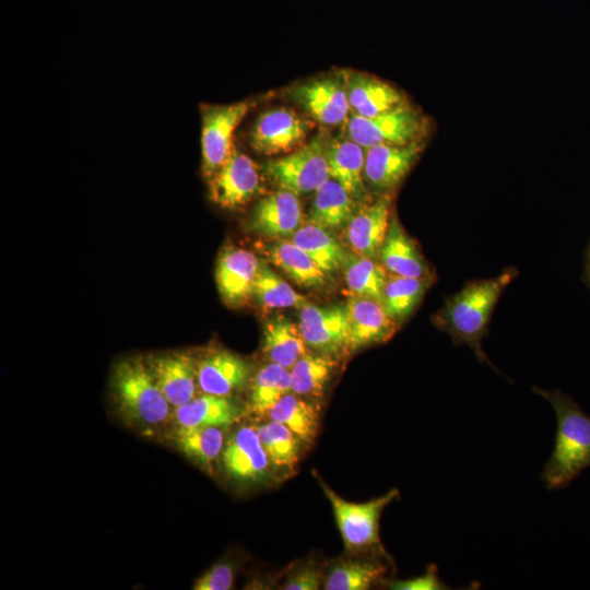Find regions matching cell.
<instances>
[{
  "label": "cell",
  "mask_w": 590,
  "mask_h": 590,
  "mask_svg": "<svg viewBox=\"0 0 590 590\" xmlns=\"http://www.w3.org/2000/svg\"><path fill=\"white\" fill-rule=\"evenodd\" d=\"M329 140L328 133L318 132L309 142L284 157L266 162L263 174L279 189L297 196L315 192L330 178L327 156Z\"/></svg>",
  "instance_id": "4"
},
{
  "label": "cell",
  "mask_w": 590,
  "mask_h": 590,
  "mask_svg": "<svg viewBox=\"0 0 590 590\" xmlns=\"http://www.w3.org/2000/svg\"><path fill=\"white\" fill-rule=\"evenodd\" d=\"M358 202L337 180L327 179L316 191L309 210V222L327 229L345 227Z\"/></svg>",
  "instance_id": "24"
},
{
  "label": "cell",
  "mask_w": 590,
  "mask_h": 590,
  "mask_svg": "<svg viewBox=\"0 0 590 590\" xmlns=\"http://www.w3.org/2000/svg\"><path fill=\"white\" fill-rule=\"evenodd\" d=\"M197 378L203 393L231 396L246 387L250 366L231 352L215 351L197 364Z\"/></svg>",
  "instance_id": "19"
},
{
  "label": "cell",
  "mask_w": 590,
  "mask_h": 590,
  "mask_svg": "<svg viewBox=\"0 0 590 590\" xmlns=\"http://www.w3.org/2000/svg\"><path fill=\"white\" fill-rule=\"evenodd\" d=\"M349 322L347 351L388 341L399 328L376 299L353 296L345 304Z\"/></svg>",
  "instance_id": "16"
},
{
  "label": "cell",
  "mask_w": 590,
  "mask_h": 590,
  "mask_svg": "<svg viewBox=\"0 0 590 590\" xmlns=\"http://www.w3.org/2000/svg\"><path fill=\"white\" fill-rule=\"evenodd\" d=\"M346 92L351 114L367 118L408 102L403 94L389 83L359 72L346 73Z\"/></svg>",
  "instance_id": "20"
},
{
  "label": "cell",
  "mask_w": 590,
  "mask_h": 590,
  "mask_svg": "<svg viewBox=\"0 0 590 590\" xmlns=\"http://www.w3.org/2000/svg\"><path fill=\"white\" fill-rule=\"evenodd\" d=\"M146 363L167 401L178 408L197 393V364L187 353H168L146 358Z\"/></svg>",
  "instance_id": "18"
},
{
  "label": "cell",
  "mask_w": 590,
  "mask_h": 590,
  "mask_svg": "<svg viewBox=\"0 0 590 590\" xmlns=\"http://www.w3.org/2000/svg\"><path fill=\"white\" fill-rule=\"evenodd\" d=\"M260 263L255 253L247 249L228 246L222 250L216 263L215 278L225 304L237 307L252 297Z\"/></svg>",
  "instance_id": "15"
},
{
  "label": "cell",
  "mask_w": 590,
  "mask_h": 590,
  "mask_svg": "<svg viewBox=\"0 0 590 590\" xmlns=\"http://www.w3.org/2000/svg\"><path fill=\"white\" fill-rule=\"evenodd\" d=\"M244 414V408L231 396L203 393L176 408L175 420L179 427H227Z\"/></svg>",
  "instance_id": "23"
},
{
  "label": "cell",
  "mask_w": 590,
  "mask_h": 590,
  "mask_svg": "<svg viewBox=\"0 0 590 590\" xmlns=\"http://www.w3.org/2000/svg\"><path fill=\"white\" fill-rule=\"evenodd\" d=\"M251 106L252 103L246 101L202 109V172L206 178H211L232 153L233 133Z\"/></svg>",
  "instance_id": "9"
},
{
  "label": "cell",
  "mask_w": 590,
  "mask_h": 590,
  "mask_svg": "<svg viewBox=\"0 0 590 590\" xmlns=\"http://www.w3.org/2000/svg\"><path fill=\"white\" fill-rule=\"evenodd\" d=\"M299 310L298 326L307 346L330 356L347 351L345 305L318 307L308 303Z\"/></svg>",
  "instance_id": "13"
},
{
  "label": "cell",
  "mask_w": 590,
  "mask_h": 590,
  "mask_svg": "<svg viewBox=\"0 0 590 590\" xmlns=\"http://www.w3.org/2000/svg\"><path fill=\"white\" fill-rule=\"evenodd\" d=\"M296 434L303 442L310 444L319 429V410L296 393L282 397L267 413Z\"/></svg>",
  "instance_id": "30"
},
{
  "label": "cell",
  "mask_w": 590,
  "mask_h": 590,
  "mask_svg": "<svg viewBox=\"0 0 590 590\" xmlns=\"http://www.w3.org/2000/svg\"><path fill=\"white\" fill-rule=\"evenodd\" d=\"M424 148L423 140L408 144H380L365 149V181L381 194L400 185Z\"/></svg>",
  "instance_id": "12"
},
{
  "label": "cell",
  "mask_w": 590,
  "mask_h": 590,
  "mask_svg": "<svg viewBox=\"0 0 590 590\" xmlns=\"http://www.w3.org/2000/svg\"><path fill=\"white\" fill-rule=\"evenodd\" d=\"M387 571L377 562L349 560L335 565L323 580L326 590H366Z\"/></svg>",
  "instance_id": "36"
},
{
  "label": "cell",
  "mask_w": 590,
  "mask_h": 590,
  "mask_svg": "<svg viewBox=\"0 0 590 590\" xmlns=\"http://www.w3.org/2000/svg\"><path fill=\"white\" fill-rule=\"evenodd\" d=\"M394 590H440L448 589L437 575V567L430 565L422 576L406 580H390L386 583Z\"/></svg>",
  "instance_id": "38"
},
{
  "label": "cell",
  "mask_w": 590,
  "mask_h": 590,
  "mask_svg": "<svg viewBox=\"0 0 590 590\" xmlns=\"http://www.w3.org/2000/svg\"><path fill=\"white\" fill-rule=\"evenodd\" d=\"M315 122L285 107L263 111L250 131V144L264 155L290 153L303 145Z\"/></svg>",
  "instance_id": "8"
},
{
  "label": "cell",
  "mask_w": 590,
  "mask_h": 590,
  "mask_svg": "<svg viewBox=\"0 0 590 590\" xmlns=\"http://www.w3.org/2000/svg\"><path fill=\"white\" fill-rule=\"evenodd\" d=\"M235 579L234 568L228 563H217L202 574L194 582V590H228Z\"/></svg>",
  "instance_id": "37"
},
{
  "label": "cell",
  "mask_w": 590,
  "mask_h": 590,
  "mask_svg": "<svg viewBox=\"0 0 590 590\" xmlns=\"http://www.w3.org/2000/svg\"><path fill=\"white\" fill-rule=\"evenodd\" d=\"M345 284L353 296L381 303L389 273L375 258L347 253L342 267Z\"/></svg>",
  "instance_id": "28"
},
{
  "label": "cell",
  "mask_w": 590,
  "mask_h": 590,
  "mask_svg": "<svg viewBox=\"0 0 590 590\" xmlns=\"http://www.w3.org/2000/svg\"><path fill=\"white\" fill-rule=\"evenodd\" d=\"M587 280L590 285V245L587 252V264H586Z\"/></svg>",
  "instance_id": "40"
},
{
  "label": "cell",
  "mask_w": 590,
  "mask_h": 590,
  "mask_svg": "<svg viewBox=\"0 0 590 590\" xmlns=\"http://www.w3.org/2000/svg\"><path fill=\"white\" fill-rule=\"evenodd\" d=\"M379 261L389 274L406 278L430 276L428 266L416 244L405 233L397 217H391Z\"/></svg>",
  "instance_id": "22"
},
{
  "label": "cell",
  "mask_w": 590,
  "mask_h": 590,
  "mask_svg": "<svg viewBox=\"0 0 590 590\" xmlns=\"http://www.w3.org/2000/svg\"><path fill=\"white\" fill-rule=\"evenodd\" d=\"M533 390L551 403L557 420L554 449L541 479L547 488H560L590 467V415L559 390Z\"/></svg>",
  "instance_id": "2"
},
{
  "label": "cell",
  "mask_w": 590,
  "mask_h": 590,
  "mask_svg": "<svg viewBox=\"0 0 590 590\" xmlns=\"http://www.w3.org/2000/svg\"><path fill=\"white\" fill-rule=\"evenodd\" d=\"M111 385L118 408L128 420L142 425H158L168 417L170 404L146 359L130 357L119 362Z\"/></svg>",
  "instance_id": "3"
},
{
  "label": "cell",
  "mask_w": 590,
  "mask_h": 590,
  "mask_svg": "<svg viewBox=\"0 0 590 590\" xmlns=\"http://www.w3.org/2000/svg\"><path fill=\"white\" fill-rule=\"evenodd\" d=\"M430 281L432 276L406 278L389 274L381 299L387 314L399 324L408 319L421 303Z\"/></svg>",
  "instance_id": "31"
},
{
  "label": "cell",
  "mask_w": 590,
  "mask_h": 590,
  "mask_svg": "<svg viewBox=\"0 0 590 590\" xmlns=\"http://www.w3.org/2000/svg\"><path fill=\"white\" fill-rule=\"evenodd\" d=\"M515 276V270H505L498 276L476 280L446 299L436 314L435 322L456 344H467L479 361L491 364L482 350L493 310L504 290Z\"/></svg>",
  "instance_id": "1"
},
{
  "label": "cell",
  "mask_w": 590,
  "mask_h": 590,
  "mask_svg": "<svg viewBox=\"0 0 590 590\" xmlns=\"http://www.w3.org/2000/svg\"><path fill=\"white\" fill-rule=\"evenodd\" d=\"M427 119L409 102L375 117L350 114L345 137L364 149L380 144H408L426 135Z\"/></svg>",
  "instance_id": "5"
},
{
  "label": "cell",
  "mask_w": 590,
  "mask_h": 590,
  "mask_svg": "<svg viewBox=\"0 0 590 590\" xmlns=\"http://www.w3.org/2000/svg\"><path fill=\"white\" fill-rule=\"evenodd\" d=\"M322 574L315 568H305L292 575L284 583L286 590H316L320 588Z\"/></svg>",
  "instance_id": "39"
},
{
  "label": "cell",
  "mask_w": 590,
  "mask_h": 590,
  "mask_svg": "<svg viewBox=\"0 0 590 590\" xmlns=\"http://www.w3.org/2000/svg\"><path fill=\"white\" fill-rule=\"evenodd\" d=\"M291 240L305 250L328 274L341 270L349 253L330 229L310 222L303 224L291 236Z\"/></svg>",
  "instance_id": "27"
},
{
  "label": "cell",
  "mask_w": 590,
  "mask_h": 590,
  "mask_svg": "<svg viewBox=\"0 0 590 590\" xmlns=\"http://www.w3.org/2000/svg\"><path fill=\"white\" fill-rule=\"evenodd\" d=\"M327 156L330 178L342 185L358 203H363L367 194L364 178L365 149L345 135L330 137Z\"/></svg>",
  "instance_id": "21"
},
{
  "label": "cell",
  "mask_w": 590,
  "mask_h": 590,
  "mask_svg": "<svg viewBox=\"0 0 590 590\" xmlns=\"http://www.w3.org/2000/svg\"><path fill=\"white\" fill-rule=\"evenodd\" d=\"M264 252L269 261L300 286L319 288L327 283L328 273L292 240L276 239L267 246Z\"/></svg>",
  "instance_id": "25"
},
{
  "label": "cell",
  "mask_w": 590,
  "mask_h": 590,
  "mask_svg": "<svg viewBox=\"0 0 590 590\" xmlns=\"http://www.w3.org/2000/svg\"><path fill=\"white\" fill-rule=\"evenodd\" d=\"M288 98L309 117L324 126L345 123L351 109L346 92V72L311 78L291 86Z\"/></svg>",
  "instance_id": "7"
},
{
  "label": "cell",
  "mask_w": 590,
  "mask_h": 590,
  "mask_svg": "<svg viewBox=\"0 0 590 590\" xmlns=\"http://www.w3.org/2000/svg\"><path fill=\"white\" fill-rule=\"evenodd\" d=\"M209 180L211 199L225 209L246 204L261 190L256 163L236 149Z\"/></svg>",
  "instance_id": "11"
},
{
  "label": "cell",
  "mask_w": 590,
  "mask_h": 590,
  "mask_svg": "<svg viewBox=\"0 0 590 590\" xmlns=\"http://www.w3.org/2000/svg\"><path fill=\"white\" fill-rule=\"evenodd\" d=\"M292 391L291 370L269 363L260 368L251 381L250 406L256 413L268 411Z\"/></svg>",
  "instance_id": "34"
},
{
  "label": "cell",
  "mask_w": 590,
  "mask_h": 590,
  "mask_svg": "<svg viewBox=\"0 0 590 590\" xmlns=\"http://www.w3.org/2000/svg\"><path fill=\"white\" fill-rule=\"evenodd\" d=\"M388 194L359 208L345 226L347 246L357 255L378 259L390 224Z\"/></svg>",
  "instance_id": "17"
},
{
  "label": "cell",
  "mask_w": 590,
  "mask_h": 590,
  "mask_svg": "<svg viewBox=\"0 0 590 590\" xmlns=\"http://www.w3.org/2000/svg\"><path fill=\"white\" fill-rule=\"evenodd\" d=\"M262 341L263 353L269 362L288 369L306 353L307 344L299 326L283 316L266 321Z\"/></svg>",
  "instance_id": "26"
},
{
  "label": "cell",
  "mask_w": 590,
  "mask_h": 590,
  "mask_svg": "<svg viewBox=\"0 0 590 590\" xmlns=\"http://www.w3.org/2000/svg\"><path fill=\"white\" fill-rule=\"evenodd\" d=\"M337 363L326 354L305 353L292 366V391L298 396L320 397L329 382Z\"/></svg>",
  "instance_id": "33"
},
{
  "label": "cell",
  "mask_w": 590,
  "mask_h": 590,
  "mask_svg": "<svg viewBox=\"0 0 590 590\" xmlns=\"http://www.w3.org/2000/svg\"><path fill=\"white\" fill-rule=\"evenodd\" d=\"M252 297L269 309L298 308L309 302L297 293L288 283L276 275L264 262L260 268L253 284Z\"/></svg>",
  "instance_id": "35"
},
{
  "label": "cell",
  "mask_w": 590,
  "mask_h": 590,
  "mask_svg": "<svg viewBox=\"0 0 590 590\" xmlns=\"http://www.w3.org/2000/svg\"><path fill=\"white\" fill-rule=\"evenodd\" d=\"M302 225L298 196L279 188L257 202L247 223L251 232L271 239L290 237Z\"/></svg>",
  "instance_id": "14"
},
{
  "label": "cell",
  "mask_w": 590,
  "mask_h": 590,
  "mask_svg": "<svg viewBox=\"0 0 590 590\" xmlns=\"http://www.w3.org/2000/svg\"><path fill=\"white\" fill-rule=\"evenodd\" d=\"M330 502L345 548L352 552L380 546L379 520L382 510L400 496L397 488L365 503H351L319 482Z\"/></svg>",
  "instance_id": "6"
},
{
  "label": "cell",
  "mask_w": 590,
  "mask_h": 590,
  "mask_svg": "<svg viewBox=\"0 0 590 590\" xmlns=\"http://www.w3.org/2000/svg\"><path fill=\"white\" fill-rule=\"evenodd\" d=\"M256 430L271 465L292 471L299 459L302 439L285 425L272 420L256 426Z\"/></svg>",
  "instance_id": "32"
},
{
  "label": "cell",
  "mask_w": 590,
  "mask_h": 590,
  "mask_svg": "<svg viewBox=\"0 0 590 590\" xmlns=\"http://www.w3.org/2000/svg\"><path fill=\"white\" fill-rule=\"evenodd\" d=\"M224 427H178L176 442L179 450L204 470L213 471L221 458L225 441Z\"/></svg>",
  "instance_id": "29"
},
{
  "label": "cell",
  "mask_w": 590,
  "mask_h": 590,
  "mask_svg": "<svg viewBox=\"0 0 590 590\" xmlns=\"http://www.w3.org/2000/svg\"><path fill=\"white\" fill-rule=\"evenodd\" d=\"M221 462L225 473L240 484H260L270 475L271 462L252 426H241L229 436Z\"/></svg>",
  "instance_id": "10"
}]
</instances>
